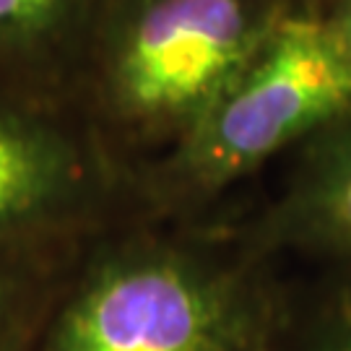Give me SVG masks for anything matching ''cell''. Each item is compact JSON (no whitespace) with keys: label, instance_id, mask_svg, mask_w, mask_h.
Wrapping results in <instances>:
<instances>
[{"label":"cell","instance_id":"obj_1","mask_svg":"<svg viewBox=\"0 0 351 351\" xmlns=\"http://www.w3.org/2000/svg\"><path fill=\"white\" fill-rule=\"evenodd\" d=\"M287 307L281 261L237 213L138 216L88 242L34 351H261Z\"/></svg>","mask_w":351,"mask_h":351},{"label":"cell","instance_id":"obj_2","mask_svg":"<svg viewBox=\"0 0 351 351\" xmlns=\"http://www.w3.org/2000/svg\"><path fill=\"white\" fill-rule=\"evenodd\" d=\"M291 11V0H114L75 104L141 177L198 128Z\"/></svg>","mask_w":351,"mask_h":351},{"label":"cell","instance_id":"obj_3","mask_svg":"<svg viewBox=\"0 0 351 351\" xmlns=\"http://www.w3.org/2000/svg\"><path fill=\"white\" fill-rule=\"evenodd\" d=\"M351 112V65L326 16L294 8L198 128L141 172L149 216L206 221L268 159Z\"/></svg>","mask_w":351,"mask_h":351},{"label":"cell","instance_id":"obj_4","mask_svg":"<svg viewBox=\"0 0 351 351\" xmlns=\"http://www.w3.org/2000/svg\"><path fill=\"white\" fill-rule=\"evenodd\" d=\"M138 216V175L78 104L0 86V242L88 237Z\"/></svg>","mask_w":351,"mask_h":351},{"label":"cell","instance_id":"obj_5","mask_svg":"<svg viewBox=\"0 0 351 351\" xmlns=\"http://www.w3.org/2000/svg\"><path fill=\"white\" fill-rule=\"evenodd\" d=\"M276 261L304 255L351 271V112L313 136L287 190L258 213H237Z\"/></svg>","mask_w":351,"mask_h":351},{"label":"cell","instance_id":"obj_6","mask_svg":"<svg viewBox=\"0 0 351 351\" xmlns=\"http://www.w3.org/2000/svg\"><path fill=\"white\" fill-rule=\"evenodd\" d=\"M112 5L114 0H0V86L75 104Z\"/></svg>","mask_w":351,"mask_h":351},{"label":"cell","instance_id":"obj_7","mask_svg":"<svg viewBox=\"0 0 351 351\" xmlns=\"http://www.w3.org/2000/svg\"><path fill=\"white\" fill-rule=\"evenodd\" d=\"M94 237L0 242V351L37 349L55 302Z\"/></svg>","mask_w":351,"mask_h":351},{"label":"cell","instance_id":"obj_8","mask_svg":"<svg viewBox=\"0 0 351 351\" xmlns=\"http://www.w3.org/2000/svg\"><path fill=\"white\" fill-rule=\"evenodd\" d=\"M339 281L304 313L289 289L284 351H351V271H336Z\"/></svg>","mask_w":351,"mask_h":351},{"label":"cell","instance_id":"obj_9","mask_svg":"<svg viewBox=\"0 0 351 351\" xmlns=\"http://www.w3.org/2000/svg\"><path fill=\"white\" fill-rule=\"evenodd\" d=\"M326 21L336 42H339L341 52L346 55V60L351 65V0H336V5L326 16Z\"/></svg>","mask_w":351,"mask_h":351},{"label":"cell","instance_id":"obj_10","mask_svg":"<svg viewBox=\"0 0 351 351\" xmlns=\"http://www.w3.org/2000/svg\"><path fill=\"white\" fill-rule=\"evenodd\" d=\"M284 320H287V317H284ZM281 333H284V326H281V330L276 333V339L271 341L268 346H263L261 351H284V336H281Z\"/></svg>","mask_w":351,"mask_h":351}]
</instances>
